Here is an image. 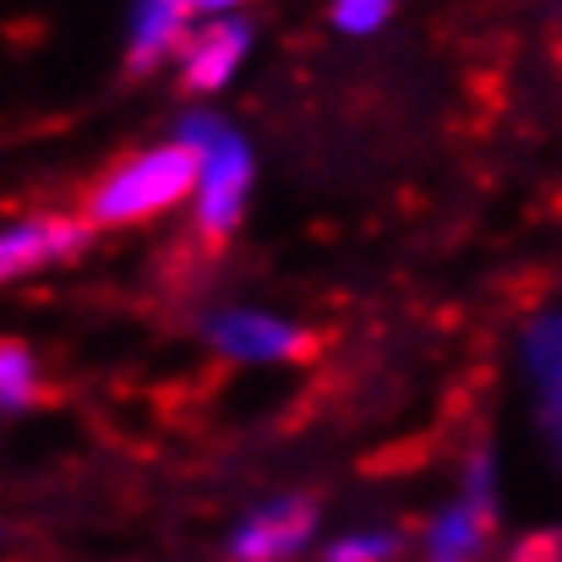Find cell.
<instances>
[{"label":"cell","mask_w":562,"mask_h":562,"mask_svg":"<svg viewBox=\"0 0 562 562\" xmlns=\"http://www.w3.org/2000/svg\"><path fill=\"white\" fill-rule=\"evenodd\" d=\"M181 137L196 148V235H207V246H224L240 229L251 196V148L213 115H191Z\"/></svg>","instance_id":"obj_2"},{"label":"cell","mask_w":562,"mask_h":562,"mask_svg":"<svg viewBox=\"0 0 562 562\" xmlns=\"http://www.w3.org/2000/svg\"><path fill=\"white\" fill-rule=\"evenodd\" d=\"M187 196H196V148L187 137L143 148L137 159L115 165L93 196H88V224L121 229V224H148L170 207H181Z\"/></svg>","instance_id":"obj_1"},{"label":"cell","mask_w":562,"mask_h":562,"mask_svg":"<svg viewBox=\"0 0 562 562\" xmlns=\"http://www.w3.org/2000/svg\"><path fill=\"white\" fill-rule=\"evenodd\" d=\"M181 5H187L191 16H235L246 0H181Z\"/></svg>","instance_id":"obj_13"},{"label":"cell","mask_w":562,"mask_h":562,"mask_svg":"<svg viewBox=\"0 0 562 562\" xmlns=\"http://www.w3.org/2000/svg\"><path fill=\"white\" fill-rule=\"evenodd\" d=\"M492 547H497V470H492V453H470L459 492L420 530V558L486 562Z\"/></svg>","instance_id":"obj_3"},{"label":"cell","mask_w":562,"mask_h":562,"mask_svg":"<svg viewBox=\"0 0 562 562\" xmlns=\"http://www.w3.org/2000/svg\"><path fill=\"white\" fill-rule=\"evenodd\" d=\"M508 562H562V525L519 536V541L508 547Z\"/></svg>","instance_id":"obj_12"},{"label":"cell","mask_w":562,"mask_h":562,"mask_svg":"<svg viewBox=\"0 0 562 562\" xmlns=\"http://www.w3.org/2000/svg\"><path fill=\"white\" fill-rule=\"evenodd\" d=\"M187 22H191V11L181 0H137L132 33H126V60H132V71H148V66H159L165 55H176V49L187 44Z\"/></svg>","instance_id":"obj_8"},{"label":"cell","mask_w":562,"mask_h":562,"mask_svg":"<svg viewBox=\"0 0 562 562\" xmlns=\"http://www.w3.org/2000/svg\"><path fill=\"white\" fill-rule=\"evenodd\" d=\"M328 11L345 33H376L393 16V0H328Z\"/></svg>","instance_id":"obj_11"},{"label":"cell","mask_w":562,"mask_h":562,"mask_svg":"<svg viewBox=\"0 0 562 562\" xmlns=\"http://www.w3.org/2000/svg\"><path fill=\"white\" fill-rule=\"evenodd\" d=\"M317 541V503L312 497H273L251 508L229 530V562H295Z\"/></svg>","instance_id":"obj_5"},{"label":"cell","mask_w":562,"mask_h":562,"mask_svg":"<svg viewBox=\"0 0 562 562\" xmlns=\"http://www.w3.org/2000/svg\"><path fill=\"white\" fill-rule=\"evenodd\" d=\"M207 345L229 361H306L312 356V334L290 317L257 312V306H224L202 323Z\"/></svg>","instance_id":"obj_4"},{"label":"cell","mask_w":562,"mask_h":562,"mask_svg":"<svg viewBox=\"0 0 562 562\" xmlns=\"http://www.w3.org/2000/svg\"><path fill=\"white\" fill-rule=\"evenodd\" d=\"M44 393V372H38V356L16 339H0V409L5 415H22L33 409Z\"/></svg>","instance_id":"obj_9"},{"label":"cell","mask_w":562,"mask_h":562,"mask_svg":"<svg viewBox=\"0 0 562 562\" xmlns=\"http://www.w3.org/2000/svg\"><path fill=\"white\" fill-rule=\"evenodd\" d=\"M251 55V22L246 16H207L202 27H191L181 44V82L187 93H218L240 60Z\"/></svg>","instance_id":"obj_7"},{"label":"cell","mask_w":562,"mask_h":562,"mask_svg":"<svg viewBox=\"0 0 562 562\" xmlns=\"http://www.w3.org/2000/svg\"><path fill=\"white\" fill-rule=\"evenodd\" d=\"M88 229H93V224H88V218H71V213H38V218L5 224V229H0V284L66 262L71 251L88 246Z\"/></svg>","instance_id":"obj_6"},{"label":"cell","mask_w":562,"mask_h":562,"mask_svg":"<svg viewBox=\"0 0 562 562\" xmlns=\"http://www.w3.org/2000/svg\"><path fill=\"white\" fill-rule=\"evenodd\" d=\"M398 530H382V525H367V530H345L323 547V562H393L398 558Z\"/></svg>","instance_id":"obj_10"}]
</instances>
